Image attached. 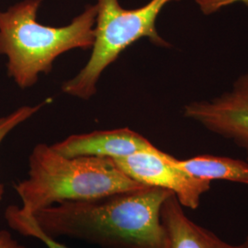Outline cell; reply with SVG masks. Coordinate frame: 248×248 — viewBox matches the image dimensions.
<instances>
[{"label":"cell","instance_id":"11","mask_svg":"<svg viewBox=\"0 0 248 248\" xmlns=\"http://www.w3.org/2000/svg\"><path fill=\"white\" fill-rule=\"evenodd\" d=\"M45 103L46 102L36 106L20 107L15 111L9 113V115L0 117V144L9 133H11L19 124H23L31 116L34 115ZM5 186L2 183H0V202L3 198Z\"/></svg>","mask_w":248,"mask_h":248},{"label":"cell","instance_id":"14","mask_svg":"<svg viewBox=\"0 0 248 248\" xmlns=\"http://www.w3.org/2000/svg\"><path fill=\"white\" fill-rule=\"evenodd\" d=\"M245 244H246V248H248V235L247 239L245 240Z\"/></svg>","mask_w":248,"mask_h":248},{"label":"cell","instance_id":"3","mask_svg":"<svg viewBox=\"0 0 248 248\" xmlns=\"http://www.w3.org/2000/svg\"><path fill=\"white\" fill-rule=\"evenodd\" d=\"M29 168V177L15 189L20 209L31 215L65 202L96 200L147 186L124 174L110 158L67 157L45 143L33 148Z\"/></svg>","mask_w":248,"mask_h":248},{"label":"cell","instance_id":"2","mask_svg":"<svg viewBox=\"0 0 248 248\" xmlns=\"http://www.w3.org/2000/svg\"><path fill=\"white\" fill-rule=\"evenodd\" d=\"M43 0H23L0 10V54L8 58V74L20 89L34 86L40 74L52 71L54 60L94 44L97 6L88 5L71 23L51 27L37 21Z\"/></svg>","mask_w":248,"mask_h":248},{"label":"cell","instance_id":"4","mask_svg":"<svg viewBox=\"0 0 248 248\" xmlns=\"http://www.w3.org/2000/svg\"><path fill=\"white\" fill-rule=\"evenodd\" d=\"M172 1L179 0H151L141 8L126 9L119 0H97L92 53L82 70L62 84V91L82 99L94 96L102 73L125 49L142 38H148L155 45L169 46L158 34L155 22L162 9Z\"/></svg>","mask_w":248,"mask_h":248},{"label":"cell","instance_id":"6","mask_svg":"<svg viewBox=\"0 0 248 248\" xmlns=\"http://www.w3.org/2000/svg\"><path fill=\"white\" fill-rule=\"evenodd\" d=\"M172 158V155L156 148L112 160L133 180L145 186L170 190L183 208L196 210L202 196L211 189V181L186 174L173 164Z\"/></svg>","mask_w":248,"mask_h":248},{"label":"cell","instance_id":"9","mask_svg":"<svg viewBox=\"0 0 248 248\" xmlns=\"http://www.w3.org/2000/svg\"><path fill=\"white\" fill-rule=\"evenodd\" d=\"M172 162L178 169L196 178L248 185V161L203 155L184 160L173 157Z\"/></svg>","mask_w":248,"mask_h":248},{"label":"cell","instance_id":"13","mask_svg":"<svg viewBox=\"0 0 248 248\" xmlns=\"http://www.w3.org/2000/svg\"><path fill=\"white\" fill-rule=\"evenodd\" d=\"M0 248H27L14 239L11 233L6 230L0 231Z\"/></svg>","mask_w":248,"mask_h":248},{"label":"cell","instance_id":"7","mask_svg":"<svg viewBox=\"0 0 248 248\" xmlns=\"http://www.w3.org/2000/svg\"><path fill=\"white\" fill-rule=\"evenodd\" d=\"M52 147L67 157L98 156L110 159L156 149L145 137L128 128L74 134Z\"/></svg>","mask_w":248,"mask_h":248},{"label":"cell","instance_id":"10","mask_svg":"<svg viewBox=\"0 0 248 248\" xmlns=\"http://www.w3.org/2000/svg\"><path fill=\"white\" fill-rule=\"evenodd\" d=\"M5 218L11 229L18 232L21 235L39 240L44 243L47 248H70L42 230L33 215L24 213L20 207L9 205L6 209Z\"/></svg>","mask_w":248,"mask_h":248},{"label":"cell","instance_id":"12","mask_svg":"<svg viewBox=\"0 0 248 248\" xmlns=\"http://www.w3.org/2000/svg\"><path fill=\"white\" fill-rule=\"evenodd\" d=\"M239 2L248 6V0H196L198 7L204 15H212L225 7Z\"/></svg>","mask_w":248,"mask_h":248},{"label":"cell","instance_id":"5","mask_svg":"<svg viewBox=\"0 0 248 248\" xmlns=\"http://www.w3.org/2000/svg\"><path fill=\"white\" fill-rule=\"evenodd\" d=\"M183 116L233 142L244 150L248 162V72L220 95L184 106Z\"/></svg>","mask_w":248,"mask_h":248},{"label":"cell","instance_id":"8","mask_svg":"<svg viewBox=\"0 0 248 248\" xmlns=\"http://www.w3.org/2000/svg\"><path fill=\"white\" fill-rule=\"evenodd\" d=\"M161 220L168 232L169 248H246L245 242L231 244L193 222L174 194L163 204Z\"/></svg>","mask_w":248,"mask_h":248},{"label":"cell","instance_id":"1","mask_svg":"<svg viewBox=\"0 0 248 248\" xmlns=\"http://www.w3.org/2000/svg\"><path fill=\"white\" fill-rule=\"evenodd\" d=\"M172 194L147 186L96 200L65 202L33 217L53 238L71 237L101 248H169L161 210Z\"/></svg>","mask_w":248,"mask_h":248}]
</instances>
